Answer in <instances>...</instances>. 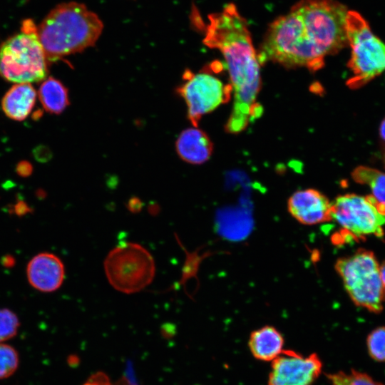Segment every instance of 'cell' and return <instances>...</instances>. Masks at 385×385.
I'll list each match as a JSON object with an SVG mask.
<instances>
[{
  "label": "cell",
  "instance_id": "14",
  "mask_svg": "<svg viewBox=\"0 0 385 385\" xmlns=\"http://www.w3.org/2000/svg\"><path fill=\"white\" fill-rule=\"evenodd\" d=\"M284 338L274 327L266 325L253 331L248 346L252 356L260 361H272L284 350Z\"/></svg>",
  "mask_w": 385,
  "mask_h": 385
},
{
  "label": "cell",
  "instance_id": "2",
  "mask_svg": "<svg viewBox=\"0 0 385 385\" xmlns=\"http://www.w3.org/2000/svg\"><path fill=\"white\" fill-rule=\"evenodd\" d=\"M204 43L222 53L234 93L233 107L225 126L230 133L242 131L262 113L257 102L260 61L245 18L233 4L208 16Z\"/></svg>",
  "mask_w": 385,
  "mask_h": 385
},
{
  "label": "cell",
  "instance_id": "18",
  "mask_svg": "<svg viewBox=\"0 0 385 385\" xmlns=\"http://www.w3.org/2000/svg\"><path fill=\"white\" fill-rule=\"evenodd\" d=\"M326 376L332 385H384L374 381L368 374L356 370H351L349 373L338 371L327 374Z\"/></svg>",
  "mask_w": 385,
  "mask_h": 385
},
{
  "label": "cell",
  "instance_id": "1",
  "mask_svg": "<svg viewBox=\"0 0 385 385\" xmlns=\"http://www.w3.org/2000/svg\"><path fill=\"white\" fill-rule=\"evenodd\" d=\"M347 12L336 0H300L270 25L258 54L260 63L320 69L327 56L349 44Z\"/></svg>",
  "mask_w": 385,
  "mask_h": 385
},
{
  "label": "cell",
  "instance_id": "4",
  "mask_svg": "<svg viewBox=\"0 0 385 385\" xmlns=\"http://www.w3.org/2000/svg\"><path fill=\"white\" fill-rule=\"evenodd\" d=\"M47 58L37 35V26L24 20L19 33L0 46V76L7 81L30 83L44 80Z\"/></svg>",
  "mask_w": 385,
  "mask_h": 385
},
{
  "label": "cell",
  "instance_id": "3",
  "mask_svg": "<svg viewBox=\"0 0 385 385\" xmlns=\"http://www.w3.org/2000/svg\"><path fill=\"white\" fill-rule=\"evenodd\" d=\"M103 29L98 16L81 3H61L37 26V35L48 61L93 46Z\"/></svg>",
  "mask_w": 385,
  "mask_h": 385
},
{
  "label": "cell",
  "instance_id": "16",
  "mask_svg": "<svg viewBox=\"0 0 385 385\" xmlns=\"http://www.w3.org/2000/svg\"><path fill=\"white\" fill-rule=\"evenodd\" d=\"M38 98L43 108L51 113L59 114L69 105L67 88L53 77L46 78L41 83Z\"/></svg>",
  "mask_w": 385,
  "mask_h": 385
},
{
  "label": "cell",
  "instance_id": "21",
  "mask_svg": "<svg viewBox=\"0 0 385 385\" xmlns=\"http://www.w3.org/2000/svg\"><path fill=\"white\" fill-rule=\"evenodd\" d=\"M19 327L17 316L8 309H0V342L16 334Z\"/></svg>",
  "mask_w": 385,
  "mask_h": 385
},
{
  "label": "cell",
  "instance_id": "9",
  "mask_svg": "<svg viewBox=\"0 0 385 385\" xmlns=\"http://www.w3.org/2000/svg\"><path fill=\"white\" fill-rule=\"evenodd\" d=\"M183 77L185 81L178 88L177 92L185 100L188 118L195 127L202 115L230 98L232 93L230 83L225 84L210 71L194 73L185 71Z\"/></svg>",
  "mask_w": 385,
  "mask_h": 385
},
{
  "label": "cell",
  "instance_id": "7",
  "mask_svg": "<svg viewBox=\"0 0 385 385\" xmlns=\"http://www.w3.org/2000/svg\"><path fill=\"white\" fill-rule=\"evenodd\" d=\"M103 267L110 284L124 294L139 292L153 280L154 259L138 243L125 242L118 245L106 256Z\"/></svg>",
  "mask_w": 385,
  "mask_h": 385
},
{
  "label": "cell",
  "instance_id": "20",
  "mask_svg": "<svg viewBox=\"0 0 385 385\" xmlns=\"http://www.w3.org/2000/svg\"><path fill=\"white\" fill-rule=\"evenodd\" d=\"M19 356L9 345L0 343V379L11 376L17 369Z\"/></svg>",
  "mask_w": 385,
  "mask_h": 385
},
{
  "label": "cell",
  "instance_id": "26",
  "mask_svg": "<svg viewBox=\"0 0 385 385\" xmlns=\"http://www.w3.org/2000/svg\"><path fill=\"white\" fill-rule=\"evenodd\" d=\"M379 132L381 137L383 140H385V118L382 120L381 123Z\"/></svg>",
  "mask_w": 385,
  "mask_h": 385
},
{
  "label": "cell",
  "instance_id": "5",
  "mask_svg": "<svg viewBox=\"0 0 385 385\" xmlns=\"http://www.w3.org/2000/svg\"><path fill=\"white\" fill-rule=\"evenodd\" d=\"M334 267L355 305L376 314L383 310L385 286L380 265L371 251L360 249L339 258Z\"/></svg>",
  "mask_w": 385,
  "mask_h": 385
},
{
  "label": "cell",
  "instance_id": "13",
  "mask_svg": "<svg viewBox=\"0 0 385 385\" xmlns=\"http://www.w3.org/2000/svg\"><path fill=\"white\" fill-rule=\"evenodd\" d=\"M176 151L185 162L201 164L210 158L213 145L208 135L197 128H187L176 140Z\"/></svg>",
  "mask_w": 385,
  "mask_h": 385
},
{
  "label": "cell",
  "instance_id": "11",
  "mask_svg": "<svg viewBox=\"0 0 385 385\" xmlns=\"http://www.w3.org/2000/svg\"><path fill=\"white\" fill-rule=\"evenodd\" d=\"M290 215L304 225H316L332 220V203L318 190L307 188L293 192L287 200Z\"/></svg>",
  "mask_w": 385,
  "mask_h": 385
},
{
  "label": "cell",
  "instance_id": "23",
  "mask_svg": "<svg viewBox=\"0 0 385 385\" xmlns=\"http://www.w3.org/2000/svg\"><path fill=\"white\" fill-rule=\"evenodd\" d=\"M16 171L19 175L27 177L32 173V166L29 162L23 161L18 164Z\"/></svg>",
  "mask_w": 385,
  "mask_h": 385
},
{
  "label": "cell",
  "instance_id": "22",
  "mask_svg": "<svg viewBox=\"0 0 385 385\" xmlns=\"http://www.w3.org/2000/svg\"><path fill=\"white\" fill-rule=\"evenodd\" d=\"M84 385H111L108 377L103 373H98L91 376V377L85 383Z\"/></svg>",
  "mask_w": 385,
  "mask_h": 385
},
{
  "label": "cell",
  "instance_id": "24",
  "mask_svg": "<svg viewBox=\"0 0 385 385\" xmlns=\"http://www.w3.org/2000/svg\"><path fill=\"white\" fill-rule=\"evenodd\" d=\"M15 212L19 215H22L29 211V206L24 202H19L14 206Z\"/></svg>",
  "mask_w": 385,
  "mask_h": 385
},
{
  "label": "cell",
  "instance_id": "12",
  "mask_svg": "<svg viewBox=\"0 0 385 385\" xmlns=\"http://www.w3.org/2000/svg\"><path fill=\"white\" fill-rule=\"evenodd\" d=\"M29 282L43 292H51L62 285L65 268L61 259L52 253L43 252L34 256L26 268Z\"/></svg>",
  "mask_w": 385,
  "mask_h": 385
},
{
  "label": "cell",
  "instance_id": "17",
  "mask_svg": "<svg viewBox=\"0 0 385 385\" xmlns=\"http://www.w3.org/2000/svg\"><path fill=\"white\" fill-rule=\"evenodd\" d=\"M355 182L366 185L372 192V196L385 205V173L367 166H359L352 173Z\"/></svg>",
  "mask_w": 385,
  "mask_h": 385
},
{
  "label": "cell",
  "instance_id": "6",
  "mask_svg": "<svg viewBox=\"0 0 385 385\" xmlns=\"http://www.w3.org/2000/svg\"><path fill=\"white\" fill-rule=\"evenodd\" d=\"M346 29L351 50L348 67L352 73L347 85L356 89L385 70V44L374 35L367 21L355 11L348 10Z\"/></svg>",
  "mask_w": 385,
  "mask_h": 385
},
{
  "label": "cell",
  "instance_id": "15",
  "mask_svg": "<svg viewBox=\"0 0 385 385\" xmlns=\"http://www.w3.org/2000/svg\"><path fill=\"white\" fill-rule=\"evenodd\" d=\"M36 96V90L30 83H16L3 97L2 110L7 117L23 120L31 113Z\"/></svg>",
  "mask_w": 385,
  "mask_h": 385
},
{
  "label": "cell",
  "instance_id": "10",
  "mask_svg": "<svg viewBox=\"0 0 385 385\" xmlns=\"http://www.w3.org/2000/svg\"><path fill=\"white\" fill-rule=\"evenodd\" d=\"M322 370L316 353L304 356L293 350H283L272 361L268 385H312Z\"/></svg>",
  "mask_w": 385,
  "mask_h": 385
},
{
  "label": "cell",
  "instance_id": "25",
  "mask_svg": "<svg viewBox=\"0 0 385 385\" xmlns=\"http://www.w3.org/2000/svg\"><path fill=\"white\" fill-rule=\"evenodd\" d=\"M380 273H381V279L385 286V261H384L382 264L380 265Z\"/></svg>",
  "mask_w": 385,
  "mask_h": 385
},
{
  "label": "cell",
  "instance_id": "8",
  "mask_svg": "<svg viewBox=\"0 0 385 385\" xmlns=\"http://www.w3.org/2000/svg\"><path fill=\"white\" fill-rule=\"evenodd\" d=\"M332 203V220L341 227L342 237L354 240L368 235L382 237L385 226V205L371 195H339Z\"/></svg>",
  "mask_w": 385,
  "mask_h": 385
},
{
  "label": "cell",
  "instance_id": "19",
  "mask_svg": "<svg viewBox=\"0 0 385 385\" xmlns=\"http://www.w3.org/2000/svg\"><path fill=\"white\" fill-rule=\"evenodd\" d=\"M366 344L372 359L377 361H385V327L374 329L369 334Z\"/></svg>",
  "mask_w": 385,
  "mask_h": 385
}]
</instances>
